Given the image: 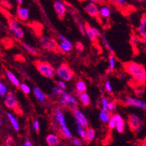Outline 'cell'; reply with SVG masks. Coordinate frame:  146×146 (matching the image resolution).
<instances>
[{"mask_svg":"<svg viewBox=\"0 0 146 146\" xmlns=\"http://www.w3.org/2000/svg\"><path fill=\"white\" fill-rule=\"evenodd\" d=\"M104 87L106 92H111L113 91V87L112 85H111V83L110 82V80H106L104 83Z\"/></svg>","mask_w":146,"mask_h":146,"instance_id":"43","label":"cell"},{"mask_svg":"<svg viewBox=\"0 0 146 146\" xmlns=\"http://www.w3.org/2000/svg\"><path fill=\"white\" fill-rule=\"evenodd\" d=\"M142 146H146V136L145 137L144 139L142 141Z\"/></svg>","mask_w":146,"mask_h":146,"instance_id":"54","label":"cell"},{"mask_svg":"<svg viewBox=\"0 0 146 146\" xmlns=\"http://www.w3.org/2000/svg\"><path fill=\"white\" fill-rule=\"evenodd\" d=\"M115 108H116L115 103H114L113 102L109 101V102H108V110H109L110 112H112V111H113L114 110H115Z\"/></svg>","mask_w":146,"mask_h":146,"instance_id":"48","label":"cell"},{"mask_svg":"<svg viewBox=\"0 0 146 146\" xmlns=\"http://www.w3.org/2000/svg\"><path fill=\"white\" fill-rule=\"evenodd\" d=\"M13 143V140L11 137H7L6 140H5V146H11Z\"/></svg>","mask_w":146,"mask_h":146,"instance_id":"47","label":"cell"},{"mask_svg":"<svg viewBox=\"0 0 146 146\" xmlns=\"http://www.w3.org/2000/svg\"><path fill=\"white\" fill-rule=\"evenodd\" d=\"M140 42V37L138 34H133L130 37V44L133 48H137Z\"/></svg>","mask_w":146,"mask_h":146,"instance_id":"32","label":"cell"},{"mask_svg":"<svg viewBox=\"0 0 146 146\" xmlns=\"http://www.w3.org/2000/svg\"><path fill=\"white\" fill-rule=\"evenodd\" d=\"M31 127L36 132H38L40 129V122L38 120H34L31 122Z\"/></svg>","mask_w":146,"mask_h":146,"instance_id":"38","label":"cell"},{"mask_svg":"<svg viewBox=\"0 0 146 146\" xmlns=\"http://www.w3.org/2000/svg\"><path fill=\"white\" fill-rule=\"evenodd\" d=\"M19 88L21 89V92L26 95L30 94L31 92V87L28 85L26 83H21L19 85Z\"/></svg>","mask_w":146,"mask_h":146,"instance_id":"33","label":"cell"},{"mask_svg":"<svg viewBox=\"0 0 146 146\" xmlns=\"http://www.w3.org/2000/svg\"><path fill=\"white\" fill-rule=\"evenodd\" d=\"M39 45L42 49L46 51L54 52V53L60 51L58 41L51 36H42L39 39Z\"/></svg>","mask_w":146,"mask_h":146,"instance_id":"3","label":"cell"},{"mask_svg":"<svg viewBox=\"0 0 146 146\" xmlns=\"http://www.w3.org/2000/svg\"><path fill=\"white\" fill-rule=\"evenodd\" d=\"M90 2H94V3H100V2H101L102 0H90Z\"/></svg>","mask_w":146,"mask_h":146,"instance_id":"55","label":"cell"},{"mask_svg":"<svg viewBox=\"0 0 146 146\" xmlns=\"http://www.w3.org/2000/svg\"><path fill=\"white\" fill-rule=\"evenodd\" d=\"M87 91V84L82 80H79L76 83V92L77 94L86 92Z\"/></svg>","mask_w":146,"mask_h":146,"instance_id":"26","label":"cell"},{"mask_svg":"<svg viewBox=\"0 0 146 146\" xmlns=\"http://www.w3.org/2000/svg\"><path fill=\"white\" fill-rule=\"evenodd\" d=\"M7 91L8 90H7V87L6 86V85L0 81V97L1 98L5 97L7 94L8 93Z\"/></svg>","mask_w":146,"mask_h":146,"instance_id":"36","label":"cell"},{"mask_svg":"<svg viewBox=\"0 0 146 146\" xmlns=\"http://www.w3.org/2000/svg\"><path fill=\"white\" fill-rule=\"evenodd\" d=\"M76 132L78 135L80 137V138L82 140H86V135H87V128H84L83 126H77L76 128Z\"/></svg>","mask_w":146,"mask_h":146,"instance_id":"34","label":"cell"},{"mask_svg":"<svg viewBox=\"0 0 146 146\" xmlns=\"http://www.w3.org/2000/svg\"><path fill=\"white\" fill-rule=\"evenodd\" d=\"M0 126H2V118H1V117H0Z\"/></svg>","mask_w":146,"mask_h":146,"instance_id":"56","label":"cell"},{"mask_svg":"<svg viewBox=\"0 0 146 146\" xmlns=\"http://www.w3.org/2000/svg\"><path fill=\"white\" fill-rule=\"evenodd\" d=\"M137 32L140 37L146 36V13L143 14L140 18L139 26L137 28Z\"/></svg>","mask_w":146,"mask_h":146,"instance_id":"19","label":"cell"},{"mask_svg":"<svg viewBox=\"0 0 146 146\" xmlns=\"http://www.w3.org/2000/svg\"><path fill=\"white\" fill-rule=\"evenodd\" d=\"M78 96H79V100L83 106L87 107L91 104V98L87 92L79 94H78Z\"/></svg>","mask_w":146,"mask_h":146,"instance_id":"20","label":"cell"},{"mask_svg":"<svg viewBox=\"0 0 146 146\" xmlns=\"http://www.w3.org/2000/svg\"><path fill=\"white\" fill-rule=\"evenodd\" d=\"M59 133L65 139H68V140H71V139H73L72 132H71V129H69V127L67 125L60 127V128Z\"/></svg>","mask_w":146,"mask_h":146,"instance_id":"21","label":"cell"},{"mask_svg":"<svg viewBox=\"0 0 146 146\" xmlns=\"http://www.w3.org/2000/svg\"><path fill=\"white\" fill-rule=\"evenodd\" d=\"M71 143L74 146H82L84 142L82 138H73L71 139Z\"/></svg>","mask_w":146,"mask_h":146,"instance_id":"39","label":"cell"},{"mask_svg":"<svg viewBox=\"0 0 146 146\" xmlns=\"http://www.w3.org/2000/svg\"><path fill=\"white\" fill-rule=\"evenodd\" d=\"M34 65L39 74L46 78L53 79L56 76V69L50 63L37 60L34 62Z\"/></svg>","mask_w":146,"mask_h":146,"instance_id":"2","label":"cell"},{"mask_svg":"<svg viewBox=\"0 0 146 146\" xmlns=\"http://www.w3.org/2000/svg\"><path fill=\"white\" fill-rule=\"evenodd\" d=\"M6 75L7 77V78L9 79V80L13 83V85H14L16 87H19L21 82H20L19 79L17 77V76L15 75L13 72H11V71L10 70H7Z\"/></svg>","mask_w":146,"mask_h":146,"instance_id":"24","label":"cell"},{"mask_svg":"<svg viewBox=\"0 0 146 146\" xmlns=\"http://www.w3.org/2000/svg\"><path fill=\"white\" fill-rule=\"evenodd\" d=\"M56 75L66 82L71 81L74 76V72L68 64H61L56 69Z\"/></svg>","mask_w":146,"mask_h":146,"instance_id":"6","label":"cell"},{"mask_svg":"<svg viewBox=\"0 0 146 146\" xmlns=\"http://www.w3.org/2000/svg\"><path fill=\"white\" fill-rule=\"evenodd\" d=\"M16 13L18 18L21 21H26L29 18V15H30V11L29 9L26 7L18 6L17 7Z\"/></svg>","mask_w":146,"mask_h":146,"instance_id":"17","label":"cell"},{"mask_svg":"<svg viewBox=\"0 0 146 146\" xmlns=\"http://www.w3.org/2000/svg\"><path fill=\"white\" fill-rule=\"evenodd\" d=\"M85 35L87 36V38L92 41V42H95L97 39L102 37L101 32L98 28H95L94 26H91L89 24L86 23L85 24Z\"/></svg>","mask_w":146,"mask_h":146,"instance_id":"11","label":"cell"},{"mask_svg":"<svg viewBox=\"0 0 146 146\" xmlns=\"http://www.w3.org/2000/svg\"><path fill=\"white\" fill-rule=\"evenodd\" d=\"M56 83H57V85L60 87L61 88H63V90H66V88H67V84H66V81L60 79V80H57Z\"/></svg>","mask_w":146,"mask_h":146,"instance_id":"42","label":"cell"},{"mask_svg":"<svg viewBox=\"0 0 146 146\" xmlns=\"http://www.w3.org/2000/svg\"><path fill=\"white\" fill-rule=\"evenodd\" d=\"M116 60L115 56L113 54H110L108 56V69L107 72L110 73V72H113L116 68Z\"/></svg>","mask_w":146,"mask_h":146,"instance_id":"29","label":"cell"},{"mask_svg":"<svg viewBox=\"0 0 146 146\" xmlns=\"http://www.w3.org/2000/svg\"><path fill=\"white\" fill-rule=\"evenodd\" d=\"M135 94L138 97H141L145 94V90L143 88H141V87H137V88H136L135 89Z\"/></svg>","mask_w":146,"mask_h":146,"instance_id":"40","label":"cell"},{"mask_svg":"<svg viewBox=\"0 0 146 146\" xmlns=\"http://www.w3.org/2000/svg\"><path fill=\"white\" fill-rule=\"evenodd\" d=\"M73 48H74V45L73 44H68L63 42H60L59 43L60 50L61 52H63V53H70V52L72 51Z\"/></svg>","mask_w":146,"mask_h":146,"instance_id":"27","label":"cell"},{"mask_svg":"<svg viewBox=\"0 0 146 146\" xmlns=\"http://www.w3.org/2000/svg\"><path fill=\"white\" fill-rule=\"evenodd\" d=\"M73 115H74L75 123L77 126H83L84 128L89 127V121L87 118L80 109L75 107L73 108Z\"/></svg>","mask_w":146,"mask_h":146,"instance_id":"8","label":"cell"},{"mask_svg":"<svg viewBox=\"0 0 146 146\" xmlns=\"http://www.w3.org/2000/svg\"><path fill=\"white\" fill-rule=\"evenodd\" d=\"M53 7H54L55 12L56 13L57 16L60 19H63L66 16V11H67V7H66V5L63 2H61V1L56 0L53 3Z\"/></svg>","mask_w":146,"mask_h":146,"instance_id":"14","label":"cell"},{"mask_svg":"<svg viewBox=\"0 0 146 146\" xmlns=\"http://www.w3.org/2000/svg\"><path fill=\"white\" fill-rule=\"evenodd\" d=\"M116 120V129L119 133H123L125 129V120L119 113L112 115Z\"/></svg>","mask_w":146,"mask_h":146,"instance_id":"15","label":"cell"},{"mask_svg":"<svg viewBox=\"0 0 146 146\" xmlns=\"http://www.w3.org/2000/svg\"><path fill=\"white\" fill-rule=\"evenodd\" d=\"M111 1L121 5H125L127 4V0H111Z\"/></svg>","mask_w":146,"mask_h":146,"instance_id":"50","label":"cell"},{"mask_svg":"<svg viewBox=\"0 0 146 146\" xmlns=\"http://www.w3.org/2000/svg\"><path fill=\"white\" fill-rule=\"evenodd\" d=\"M33 92H34V94L35 96L36 99L37 101L39 102L41 104H44L47 101V96L45 95V94L42 92V90L39 88V86H34L33 88Z\"/></svg>","mask_w":146,"mask_h":146,"instance_id":"18","label":"cell"},{"mask_svg":"<svg viewBox=\"0 0 146 146\" xmlns=\"http://www.w3.org/2000/svg\"><path fill=\"white\" fill-rule=\"evenodd\" d=\"M7 116L8 120H10V122L13 128L14 129V130L18 132L20 130V124L16 118L15 117L13 113H11V112H7Z\"/></svg>","mask_w":146,"mask_h":146,"instance_id":"23","label":"cell"},{"mask_svg":"<svg viewBox=\"0 0 146 146\" xmlns=\"http://www.w3.org/2000/svg\"><path fill=\"white\" fill-rule=\"evenodd\" d=\"M101 38H102V42H103V45H104L105 48H106V50L109 52L110 53H111V54H113V53H115V51H114V49H113V48L112 47V45H111V43L109 42V41H108V40L107 37H102Z\"/></svg>","mask_w":146,"mask_h":146,"instance_id":"31","label":"cell"},{"mask_svg":"<svg viewBox=\"0 0 146 146\" xmlns=\"http://www.w3.org/2000/svg\"><path fill=\"white\" fill-rule=\"evenodd\" d=\"M123 67L136 83L140 85L145 83L146 69L143 64L135 61H129L123 64Z\"/></svg>","mask_w":146,"mask_h":146,"instance_id":"1","label":"cell"},{"mask_svg":"<svg viewBox=\"0 0 146 146\" xmlns=\"http://www.w3.org/2000/svg\"><path fill=\"white\" fill-rule=\"evenodd\" d=\"M140 42H141L142 43L146 44V36L140 37Z\"/></svg>","mask_w":146,"mask_h":146,"instance_id":"52","label":"cell"},{"mask_svg":"<svg viewBox=\"0 0 146 146\" xmlns=\"http://www.w3.org/2000/svg\"><path fill=\"white\" fill-rule=\"evenodd\" d=\"M127 124L130 130L135 133H139L144 127V120L140 116L132 113L127 117Z\"/></svg>","mask_w":146,"mask_h":146,"instance_id":"4","label":"cell"},{"mask_svg":"<svg viewBox=\"0 0 146 146\" xmlns=\"http://www.w3.org/2000/svg\"><path fill=\"white\" fill-rule=\"evenodd\" d=\"M1 4L3 5L4 7L7 8H11V5H10V2H9L7 0H2L1 1Z\"/></svg>","mask_w":146,"mask_h":146,"instance_id":"49","label":"cell"},{"mask_svg":"<svg viewBox=\"0 0 146 146\" xmlns=\"http://www.w3.org/2000/svg\"><path fill=\"white\" fill-rule=\"evenodd\" d=\"M65 90H63V88H61L60 87H59L58 85H55V86L53 87L52 88V94L53 96H60L63 92H64Z\"/></svg>","mask_w":146,"mask_h":146,"instance_id":"35","label":"cell"},{"mask_svg":"<svg viewBox=\"0 0 146 146\" xmlns=\"http://www.w3.org/2000/svg\"><path fill=\"white\" fill-rule=\"evenodd\" d=\"M108 125V127H109V129H116V120H115V119H114L113 116H111Z\"/></svg>","mask_w":146,"mask_h":146,"instance_id":"44","label":"cell"},{"mask_svg":"<svg viewBox=\"0 0 146 146\" xmlns=\"http://www.w3.org/2000/svg\"><path fill=\"white\" fill-rule=\"evenodd\" d=\"M5 104L10 109L15 110L18 108V102L13 92H8L5 96Z\"/></svg>","mask_w":146,"mask_h":146,"instance_id":"12","label":"cell"},{"mask_svg":"<svg viewBox=\"0 0 146 146\" xmlns=\"http://www.w3.org/2000/svg\"><path fill=\"white\" fill-rule=\"evenodd\" d=\"M111 15V10L106 5H103L100 7V17L104 19H108L110 18Z\"/></svg>","mask_w":146,"mask_h":146,"instance_id":"25","label":"cell"},{"mask_svg":"<svg viewBox=\"0 0 146 146\" xmlns=\"http://www.w3.org/2000/svg\"><path fill=\"white\" fill-rule=\"evenodd\" d=\"M9 29L16 38L22 39L24 37V31L20 26L19 23L15 20L10 19L9 21Z\"/></svg>","mask_w":146,"mask_h":146,"instance_id":"10","label":"cell"},{"mask_svg":"<svg viewBox=\"0 0 146 146\" xmlns=\"http://www.w3.org/2000/svg\"><path fill=\"white\" fill-rule=\"evenodd\" d=\"M15 2H16V3L18 4V6H22L23 1V0H15Z\"/></svg>","mask_w":146,"mask_h":146,"instance_id":"53","label":"cell"},{"mask_svg":"<svg viewBox=\"0 0 146 146\" xmlns=\"http://www.w3.org/2000/svg\"><path fill=\"white\" fill-rule=\"evenodd\" d=\"M84 11L92 18H98L100 17V7L96 3L90 2L86 4Z\"/></svg>","mask_w":146,"mask_h":146,"instance_id":"13","label":"cell"},{"mask_svg":"<svg viewBox=\"0 0 146 146\" xmlns=\"http://www.w3.org/2000/svg\"><path fill=\"white\" fill-rule=\"evenodd\" d=\"M47 146H60V139L57 134H50L46 137Z\"/></svg>","mask_w":146,"mask_h":146,"instance_id":"16","label":"cell"},{"mask_svg":"<svg viewBox=\"0 0 146 146\" xmlns=\"http://www.w3.org/2000/svg\"><path fill=\"white\" fill-rule=\"evenodd\" d=\"M78 25H79V32H81V34H82V35H85V31H86L85 24H82V23L81 22H79Z\"/></svg>","mask_w":146,"mask_h":146,"instance_id":"45","label":"cell"},{"mask_svg":"<svg viewBox=\"0 0 146 146\" xmlns=\"http://www.w3.org/2000/svg\"><path fill=\"white\" fill-rule=\"evenodd\" d=\"M111 117V112L109 110H104L101 109L100 112H99V118L103 124H108Z\"/></svg>","mask_w":146,"mask_h":146,"instance_id":"22","label":"cell"},{"mask_svg":"<svg viewBox=\"0 0 146 146\" xmlns=\"http://www.w3.org/2000/svg\"><path fill=\"white\" fill-rule=\"evenodd\" d=\"M123 103L127 106L135 107L138 109L146 110V102L138 97L131 96H126L123 100Z\"/></svg>","mask_w":146,"mask_h":146,"instance_id":"9","label":"cell"},{"mask_svg":"<svg viewBox=\"0 0 146 146\" xmlns=\"http://www.w3.org/2000/svg\"><path fill=\"white\" fill-rule=\"evenodd\" d=\"M66 125L67 124H66V116H65L63 111L59 108H55L53 111V129L59 132L60 128Z\"/></svg>","mask_w":146,"mask_h":146,"instance_id":"5","label":"cell"},{"mask_svg":"<svg viewBox=\"0 0 146 146\" xmlns=\"http://www.w3.org/2000/svg\"><path fill=\"white\" fill-rule=\"evenodd\" d=\"M108 102H109V100H108L106 96H102L101 100H100L101 109L104 110H108Z\"/></svg>","mask_w":146,"mask_h":146,"instance_id":"37","label":"cell"},{"mask_svg":"<svg viewBox=\"0 0 146 146\" xmlns=\"http://www.w3.org/2000/svg\"><path fill=\"white\" fill-rule=\"evenodd\" d=\"M96 136V132L93 128L88 127L87 128V135H86V141L88 143H91L93 141Z\"/></svg>","mask_w":146,"mask_h":146,"instance_id":"28","label":"cell"},{"mask_svg":"<svg viewBox=\"0 0 146 146\" xmlns=\"http://www.w3.org/2000/svg\"><path fill=\"white\" fill-rule=\"evenodd\" d=\"M58 39L60 40V42H66V43H68V44H73L71 40H68L66 36L63 35V34H58Z\"/></svg>","mask_w":146,"mask_h":146,"instance_id":"41","label":"cell"},{"mask_svg":"<svg viewBox=\"0 0 146 146\" xmlns=\"http://www.w3.org/2000/svg\"><path fill=\"white\" fill-rule=\"evenodd\" d=\"M58 102L60 106L64 107V108L67 106H71L73 108H75V107H77L78 105L77 99L76 98L74 95L66 92V90L59 96Z\"/></svg>","mask_w":146,"mask_h":146,"instance_id":"7","label":"cell"},{"mask_svg":"<svg viewBox=\"0 0 146 146\" xmlns=\"http://www.w3.org/2000/svg\"><path fill=\"white\" fill-rule=\"evenodd\" d=\"M23 48H24L25 50H26L28 53H30V54L34 55V56H37V55L39 54L38 50H37L35 47L32 46V45H31L28 43H25V42H23Z\"/></svg>","mask_w":146,"mask_h":146,"instance_id":"30","label":"cell"},{"mask_svg":"<svg viewBox=\"0 0 146 146\" xmlns=\"http://www.w3.org/2000/svg\"><path fill=\"white\" fill-rule=\"evenodd\" d=\"M76 50H78L79 52H83L84 50V46L82 42H77L76 43Z\"/></svg>","mask_w":146,"mask_h":146,"instance_id":"46","label":"cell"},{"mask_svg":"<svg viewBox=\"0 0 146 146\" xmlns=\"http://www.w3.org/2000/svg\"><path fill=\"white\" fill-rule=\"evenodd\" d=\"M23 146H34L29 140H26L23 143Z\"/></svg>","mask_w":146,"mask_h":146,"instance_id":"51","label":"cell"},{"mask_svg":"<svg viewBox=\"0 0 146 146\" xmlns=\"http://www.w3.org/2000/svg\"><path fill=\"white\" fill-rule=\"evenodd\" d=\"M144 1H145V2H146V0H144Z\"/></svg>","mask_w":146,"mask_h":146,"instance_id":"57","label":"cell"}]
</instances>
